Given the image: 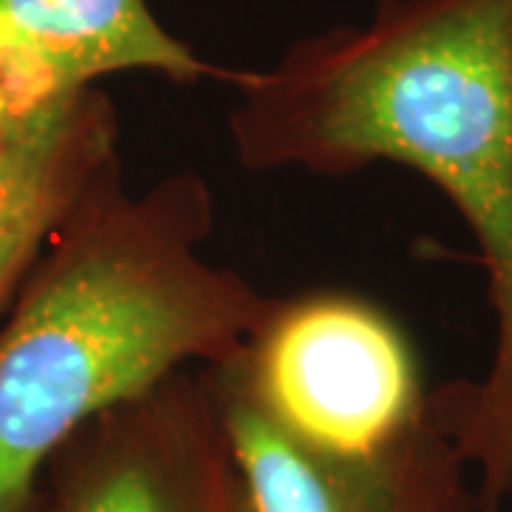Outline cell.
Returning <instances> with one entry per match:
<instances>
[{
	"label": "cell",
	"instance_id": "cell-1",
	"mask_svg": "<svg viewBox=\"0 0 512 512\" xmlns=\"http://www.w3.org/2000/svg\"><path fill=\"white\" fill-rule=\"evenodd\" d=\"M231 86L228 140L248 171L345 177L393 163L456 205L493 308L478 382L436 387L481 512L512 498V0H402L291 43Z\"/></svg>",
	"mask_w": 512,
	"mask_h": 512
},
{
	"label": "cell",
	"instance_id": "cell-2",
	"mask_svg": "<svg viewBox=\"0 0 512 512\" xmlns=\"http://www.w3.org/2000/svg\"><path fill=\"white\" fill-rule=\"evenodd\" d=\"M217 205L185 168L97 191L0 316V512H37L46 470L120 404L228 362L271 296L205 245Z\"/></svg>",
	"mask_w": 512,
	"mask_h": 512
},
{
	"label": "cell",
	"instance_id": "cell-3",
	"mask_svg": "<svg viewBox=\"0 0 512 512\" xmlns=\"http://www.w3.org/2000/svg\"><path fill=\"white\" fill-rule=\"evenodd\" d=\"M214 367L279 430L333 453L387 444L430 407L410 333L353 291L271 296L245 345Z\"/></svg>",
	"mask_w": 512,
	"mask_h": 512
},
{
	"label": "cell",
	"instance_id": "cell-4",
	"mask_svg": "<svg viewBox=\"0 0 512 512\" xmlns=\"http://www.w3.org/2000/svg\"><path fill=\"white\" fill-rule=\"evenodd\" d=\"M37 512H254L202 370H185L80 430Z\"/></svg>",
	"mask_w": 512,
	"mask_h": 512
},
{
	"label": "cell",
	"instance_id": "cell-5",
	"mask_svg": "<svg viewBox=\"0 0 512 512\" xmlns=\"http://www.w3.org/2000/svg\"><path fill=\"white\" fill-rule=\"evenodd\" d=\"M254 512H481L476 478L430 407L402 436L359 453L319 450L279 430L222 367H202Z\"/></svg>",
	"mask_w": 512,
	"mask_h": 512
},
{
	"label": "cell",
	"instance_id": "cell-6",
	"mask_svg": "<svg viewBox=\"0 0 512 512\" xmlns=\"http://www.w3.org/2000/svg\"><path fill=\"white\" fill-rule=\"evenodd\" d=\"M117 177L120 120L100 86L40 100L0 89V316L57 234Z\"/></svg>",
	"mask_w": 512,
	"mask_h": 512
},
{
	"label": "cell",
	"instance_id": "cell-7",
	"mask_svg": "<svg viewBox=\"0 0 512 512\" xmlns=\"http://www.w3.org/2000/svg\"><path fill=\"white\" fill-rule=\"evenodd\" d=\"M160 74L180 86L234 80L165 29L148 0H0V89L40 100L106 77Z\"/></svg>",
	"mask_w": 512,
	"mask_h": 512
},
{
	"label": "cell",
	"instance_id": "cell-8",
	"mask_svg": "<svg viewBox=\"0 0 512 512\" xmlns=\"http://www.w3.org/2000/svg\"><path fill=\"white\" fill-rule=\"evenodd\" d=\"M376 6L373 9H382V6H393V3H402V0H373Z\"/></svg>",
	"mask_w": 512,
	"mask_h": 512
},
{
	"label": "cell",
	"instance_id": "cell-9",
	"mask_svg": "<svg viewBox=\"0 0 512 512\" xmlns=\"http://www.w3.org/2000/svg\"><path fill=\"white\" fill-rule=\"evenodd\" d=\"M501 512H512V510H510V507H507V510H501Z\"/></svg>",
	"mask_w": 512,
	"mask_h": 512
}]
</instances>
